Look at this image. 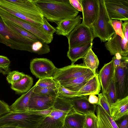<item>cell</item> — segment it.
Here are the masks:
<instances>
[{
  "label": "cell",
  "instance_id": "4316f807",
  "mask_svg": "<svg viewBox=\"0 0 128 128\" xmlns=\"http://www.w3.org/2000/svg\"><path fill=\"white\" fill-rule=\"evenodd\" d=\"M83 59L84 64L86 66L96 74L99 62L97 56L92 51V48L89 50Z\"/></svg>",
  "mask_w": 128,
  "mask_h": 128
},
{
  "label": "cell",
  "instance_id": "7a4b0ae2",
  "mask_svg": "<svg viewBox=\"0 0 128 128\" xmlns=\"http://www.w3.org/2000/svg\"><path fill=\"white\" fill-rule=\"evenodd\" d=\"M0 8L26 21L43 24V15L32 0H0Z\"/></svg>",
  "mask_w": 128,
  "mask_h": 128
},
{
  "label": "cell",
  "instance_id": "b9f144b4",
  "mask_svg": "<svg viewBox=\"0 0 128 128\" xmlns=\"http://www.w3.org/2000/svg\"><path fill=\"white\" fill-rule=\"evenodd\" d=\"M11 111L10 106L6 103L0 100V117Z\"/></svg>",
  "mask_w": 128,
  "mask_h": 128
},
{
  "label": "cell",
  "instance_id": "f546056e",
  "mask_svg": "<svg viewBox=\"0 0 128 128\" xmlns=\"http://www.w3.org/2000/svg\"><path fill=\"white\" fill-rule=\"evenodd\" d=\"M32 52L38 55L49 53L50 52V46L46 43L40 41H36L33 43L32 46Z\"/></svg>",
  "mask_w": 128,
  "mask_h": 128
},
{
  "label": "cell",
  "instance_id": "9a60e30c",
  "mask_svg": "<svg viewBox=\"0 0 128 128\" xmlns=\"http://www.w3.org/2000/svg\"><path fill=\"white\" fill-rule=\"evenodd\" d=\"M88 96H76L70 98L73 109L75 111L84 115L94 113L97 105L90 103L88 100Z\"/></svg>",
  "mask_w": 128,
  "mask_h": 128
},
{
  "label": "cell",
  "instance_id": "836d02e7",
  "mask_svg": "<svg viewBox=\"0 0 128 128\" xmlns=\"http://www.w3.org/2000/svg\"><path fill=\"white\" fill-rule=\"evenodd\" d=\"M57 82L58 96L70 99L78 96V92H74L66 88L60 84L58 82Z\"/></svg>",
  "mask_w": 128,
  "mask_h": 128
},
{
  "label": "cell",
  "instance_id": "8fae6325",
  "mask_svg": "<svg viewBox=\"0 0 128 128\" xmlns=\"http://www.w3.org/2000/svg\"><path fill=\"white\" fill-rule=\"evenodd\" d=\"M104 4L112 20H128V0H106Z\"/></svg>",
  "mask_w": 128,
  "mask_h": 128
},
{
  "label": "cell",
  "instance_id": "44dd1931",
  "mask_svg": "<svg viewBox=\"0 0 128 128\" xmlns=\"http://www.w3.org/2000/svg\"><path fill=\"white\" fill-rule=\"evenodd\" d=\"M111 116L116 121L123 116L128 114V96L118 100L111 105Z\"/></svg>",
  "mask_w": 128,
  "mask_h": 128
},
{
  "label": "cell",
  "instance_id": "e0dca14e",
  "mask_svg": "<svg viewBox=\"0 0 128 128\" xmlns=\"http://www.w3.org/2000/svg\"><path fill=\"white\" fill-rule=\"evenodd\" d=\"M82 18L80 15L72 18L61 20L56 24L55 28L56 34L67 36L78 25L81 24Z\"/></svg>",
  "mask_w": 128,
  "mask_h": 128
},
{
  "label": "cell",
  "instance_id": "6da1fadb",
  "mask_svg": "<svg viewBox=\"0 0 128 128\" xmlns=\"http://www.w3.org/2000/svg\"><path fill=\"white\" fill-rule=\"evenodd\" d=\"M33 1L48 21L56 24L62 20L74 18L79 13L71 4L69 0Z\"/></svg>",
  "mask_w": 128,
  "mask_h": 128
},
{
  "label": "cell",
  "instance_id": "f1b7e54d",
  "mask_svg": "<svg viewBox=\"0 0 128 128\" xmlns=\"http://www.w3.org/2000/svg\"><path fill=\"white\" fill-rule=\"evenodd\" d=\"M102 92L104 94L110 105L117 100V96L114 76L108 85L105 92Z\"/></svg>",
  "mask_w": 128,
  "mask_h": 128
},
{
  "label": "cell",
  "instance_id": "1f68e13d",
  "mask_svg": "<svg viewBox=\"0 0 128 128\" xmlns=\"http://www.w3.org/2000/svg\"><path fill=\"white\" fill-rule=\"evenodd\" d=\"M33 92L45 96L54 97L58 96V90L57 88H42L36 86V84Z\"/></svg>",
  "mask_w": 128,
  "mask_h": 128
},
{
  "label": "cell",
  "instance_id": "9c48e42d",
  "mask_svg": "<svg viewBox=\"0 0 128 128\" xmlns=\"http://www.w3.org/2000/svg\"><path fill=\"white\" fill-rule=\"evenodd\" d=\"M122 30L125 37L124 39L115 33L104 44L106 48L111 55L118 53L124 56L128 57V28H124Z\"/></svg>",
  "mask_w": 128,
  "mask_h": 128
},
{
  "label": "cell",
  "instance_id": "8992f818",
  "mask_svg": "<svg viewBox=\"0 0 128 128\" xmlns=\"http://www.w3.org/2000/svg\"><path fill=\"white\" fill-rule=\"evenodd\" d=\"M5 18L24 28L41 41L48 44L50 43L53 39V35L47 33L43 29L42 25L24 20L8 13L6 14Z\"/></svg>",
  "mask_w": 128,
  "mask_h": 128
},
{
  "label": "cell",
  "instance_id": "ba28073f",
  "mask_svg": "<svg viewBox=\"0 0 128 128\" xmlns=\"http://www.w3.org/2000/svg\"><path fill=\"white\" fill-rule=\"evenodd\" d=\"M66 37L68 49L93 42L94 39L91 28L82 23L76 26Z\"/></svg>",
  "mask_w": 128,
  "mask_h": 128
},
{
  "label": "cell",
  "instance_id": "277c9868",
  "mask_svg": "<svg viewBox=\"0 0 128 128\" xmlns=\"http://www.w3.org/2000/svg\"><path fill=\"white\" fill-rule=\"evenodd\" d=\"M45 117L28 111H11L0 117V126L12 125L19 128H37Z\"/></svg>",
  "mask_w": 128,
  "mask_h": 128
},
{
  "label": "cell",
  "instance_id": "484cf974",
  "mask_svg": "<svg viewBox=\"0 0 128 128\" xmlns=\"http://www.w3.org/2000/svg\"><path fill=\"white\" fill-rule=\"evenodd\" d=\"M96 116L105 128H118L115 121L99 104L96 106Z\"/></svg>",
  "mask_w": 128,
  "mask_h": 128
},
{
  "label": "cell",
  "instance_id": "ac0fdd59",
  "mask_svg": "<svg viewBox=\"0 0 128 128\" xmlns=\"http://www.w3.org/2000/svg\"><path fill=\"white\" fill-rule=\"evenodd\" d=\"M115 68L112 60L105 64L99 71L98 77L102 89L104 92L114 78Z\"/></svg>",
  "mask_w": 128,
  "mask_h": 128
},
{
  "label": "cell",
  "instance_id": "2e32d148",
  "mask_svg": "<svg viewBox=\"0 0 128 128\" xmlns=\"http://www.w3.org/2000/svg\"><path fill=\"white\" fill-rule=\"evenodd\" d=\"M65 117L56 110L52 109L37 128H64Z\"/></svg>",
  "mask_w": 128,
  "mask_h": 128
},
{
  "label": "cell",
  "instance_id": "d6986e66",
  "mask_svg": "<svg viewBox=\"0 0 128 128\" xmlns=\"http://www.w3.org/2000/svg\"><path fill=\"white\" fill-rule=\"evenodd\" d=\"M96 74L92 72L76 78L58 82L66 88L78 92Z\"/></svg>",
  "mask_w": 128,
  "mask_h": 128
},
{
  "label": "cell",
  "instance_id": "7bdbcfd3",
  "mask_svg": "<svg viewBox=\"0 0 128 128\" xmlns=\"http://www.w3.org/2000/svg\"><path fill=\"white\" fill-rule=\"evenodd\" d=\"M52 109V107L48 109L40 111H28L32 114L39 115L44 117L48 116L51 112Z\"/></svg>",
  "mask_w": 128,
  "mask_h": 128
},
{
  "label": "cell",
  "instance_id": "d4e9b609",
  "mask_svg": "<svg viewBox=\"0 0 128 128\" xmlns=\"http://www.w3.org/2000/svg\"><path fill=\"white\" fill-rule=\"evenodd\" d=\"M33 82L31 77L25 74L20 80L11 84V88L17 94L24 93L30 89Z\"/></svg>",
  "mask_w": 128,
  "mask_h": 128
},
{
  "label": "cell",
  "instance_id": "ffe728a7",
  "mask_svg": "<svg viewBox=\"0 0 128 128\" xmlns=\"http://www.w3.org/2000/svg\"><path fill=\"white\" fill-rule=\"evenodd\" d=\"M101 87L98 74L96 73L78 92V96L92 94L98 95L100 91Z\"/></svg>",
  "mask_w": 128,
  "mask_h": 128
},
{
  "label": "cell",
  "instance_id": "ee69618b",
  "mask_svg": "<svg viewBox=\"0 0 128 128\" xmlns=\"http://www.w3.org/2000/svg\"><path fill=\"white\" fill-rule=\"evenodd\" d=\"M71 4L78 11L82 12V7L80 0H69Z\"/></svg>",
  "mask_w": 128,
  "mask_h": 128
},
{
  "label": "cell",
  "instance_id": "cb8c5ba5",
  "mask_svg": "<svg viewBox=\"0 0 128 128\" xmlns=\"http://www.w3.org/2000/svg\"><path fill=\"white\" fill-rule=\"evenodd\" d=\"M85 115L78 112L74 110L66 116L64 121L65 128H83Z\"/></svg>",
  "mask_w": 128,
  "mask_h": 128
},
{
  "label": "cell",
  "instance_id": "60d3db41",
  "mask_svg": "<svg viewBox=\"0 0 128 128\" xmlns=\"http://www.w3.org/2000/svg\"><path fill=\"white\" fill-rule=\"evenodd\" d=\"M128 114L115 121L118 128H128Z\"/></svg>",
  "mask_w": 128,
  "mask_h": 128
},
{
  "label": "cell",
  "instance_id": "c3c4849f",
  "mask_svg": "<svg viewBox=\"0 0 128 128\" xmlns=\"http://www.w3.org/2000/svg\"></svg>",
  "mask_w": 128,
  "mask_h": 128
},
{
  "label": "cell",
  "instance_id": "bcb514c9",
  "mask_svg": "<svg viewBox=\"0 0 128 128\" xmlns=\"http://www.w3.org/2000/svg\"><path fill=\"white\" fill-rule=\"evenodd\" d=\"M0 128H19L17 127L12 125H6L0 126Z\"/></svg>",
  "mask_w": 128,
  "mask_h": 128
},
{
  "label": "cell",
  "instance_id": "7dc6e473",
  "mask_svg": "<svg viewBox=\"0 0 128 128\" xmlns=\"http://www.w3.org/2000/svg\"><path fill=\"white\" fill-rule=\"evenodd\" d=\"M97 125L98 128H105L103 125L99 120L97 118Z\"/></svg>",
  "mask_w": 128,
  "mask_h": 128
},
{
  "label": "cell",
  "instance_id": "4fadbf2b",
  "mask_svg": "<svg viewBox=\"0 0 128 128\" xmlns=\"http://www.w3.org/2000/svg\"><path fill=\"white\" fill-rule=\"evenodd\" d=\"M82 8V24L90 28L97 18L99 10L98 0H80Z\"/></svg>",
  "mask_w": 128,
  "mask_h": 128
},
{
  "label": "cell",
  "instance_id": "e575fe53",
  "mask_svg": "<svg viewBox=\"0 0 128 128\" xmlns=\"http://www.w3.org/2000/svg\"><path fill=\"white\" fill-rule=\"evenodd\" d=\"M25 74L18 71L10 72L8 74L6 80L8 83L11 84L20 80Z\"/></svg>",
  "mask_w": 128,
  "mask_h": 128
},
{
  "label": "cell",
  "instance_id": "f35d334b",
  "mask_svg": "<svg viewBox=\"0 0 128 128\" xmlns=\"http://www.w3.org/2000/svg\"><path fill=\"white\" fill-rule=\"evenodd\" d=\"M112 24L115 33L122 39L125 38L122 31V24L123 22L121 20H113L112 21Z\"/></svg>",
  "mask_w": 128,
  "mask_h": 128
},
{
  "label": "cell",
  "instance_id": "30bf717a",
  "mask_svg": "<svg viewBox=\"0 0 128 128\" xmlns=\"http://www.w3.org/2000/svg\"><path fill=\"white\" fill-rule=\"evenodd\" d=\"M56 68L52 61L46 58H36L30 62L31 72L39 79L52 77Z\"/></svg>",
  "mask_w": 128,
  "mask_h": 128
},
{
  "label": "cell",
  "instance_id": "d590c367",
  "mask_svg": "<svg viewBox=\"0 0 128 128\" xmlns=\"http://www.w3.org/2000/svg\"><path fill=\"white\" fill-rule=\"evenodd\" d=\"M10 61L6 56L0 55V73L6 75L10 72Z\"/></svg>",
  "mask_w": 128,
  "mask_h": 128
},
{
  "label": "cell",
  "instance_id": "52a82bcc",
  "mask_svg": "<svg viewBox=\"0 0 128 128\" xmlns=\"http://www.w3.org/2000/svg\"><path fill=\"white\" fill-rule=\"evenodd\" d=\"M92 72L84 63L73 64L57 68L52 77L56 82H60L76 78Z\"/></svg>",
  "mask_w": 128,
  "mask_h": 128
},
{
  "label": "cell",
  "instance_id": "603a6c76",
  "mask_svg": "<svg viewBox=\"0 0 128 128\" xmlns=\"http://www.w3.org/2000/svg\"><path fill=\"white\" fill-rule=\"evenodd\" d=\"M36 86V84L28 92L22 94L10 106L12 111L23 112L28 111L30 96Z\"/></svg>",
  "mask_w": 128,
  "mask_h": 128
},
{
  "label": "cell",
  "instance_id": "83f0119b",
  "mask_svg": "<svg viewBox=\"0 0 128 128\" xmlns=\"http://www.w3.org/2000/svg\"><path fill=\"white\" fill-rule=\"evenodd\" d=\"M2 18L3 21L6 25L23 36L34 40L41 41L36 36L24 28L7 20Z\"/></svg>",
  "mask_w": 128,
  "mask_h": 128
},
{
  "label": "cell",
  "instance_id": "d6a6232c",
  "mask_svg": "<svg viewBox=\"0 0 128 128\" xmlns=\"http://www.w3.org/2000/svg\"><path fill=\"white\" fill-rule=\"evenodd\" d=\"M97 118L95 113L85 115L84 122V128H98Z\"/></svg>",
  "mask_w": 128,
  "mask_h": 128
},
{
  "label": "cell",
  "instance_id": "ab89813d",
  "mask_svg": "<svg viewBox=\"0 0 128 128\" xmlns=\"http://www.w3.org/2000/svg\"><path fill=\"white\" fill-rule=\"evenodd\" d=\"M43 21L44 23L42 25L43 29L48 34L53 35V34L56 32V28L51 25L46 18L44 17L43 18Z\"/></svg>",
  "mask_w": 128,
  "mask_h": 128
},
{
  "label": "cell",
  "instance_id": "3957f363",
  "mask_svg": "<svg viewBox=\"0 0 128 128\" xmlns=\"http://www.w3.org/2000/svg\"><path fill=\"white\" fill-rule=\"evenodd\" d=\"M37 41L26 38L5 24L0 16V42L13 50L32 52V46Z\"/></svg>",
  "mask_w": 128,
  "mask_h": 128
},
{
  "label": "cell",
  "instance_id": "74e56055",
  "mask_svg": "<svg viewBox=\"0 0 128 128\" xmlns=\"http://www.w3.org/2000/svg\"><path fill=\"white\" fill-rule=\"evenodd\" d=\"M114 68L124 63L128 62V58L120 54H116L112 58Z\"/></svg>",
  "mask_w": 128,
  "mask_h": 128
},
{
  "label": "cell",
  "instance_id": "7402d4cb",
  "mask_svg": "<svg viewBox=\"0 0 128 128\" xmlns=\"http://www.w3.org/2000/svg\"><path fill=\"white\" fill-rule=\"evenodd\" d=\"M93 42H90L81 46L68 49L67 56L72 62V64L78 60L83 58L91 48H92Z\"/></svg>",
  "mask_w": 128,
  "mask_h": 128
},
{
  "label": "cell",
  "instance_id": "f6af8a7d",
  "mask_svg": "<svg viewBox=\"0 0 128 128\" xmlns=\"http://www.w3.org/2000/svg\"><path fill=\"white\" fill-rule=\"evenodd\" d=\"M88 100L91 104H98L99 100L98 97L95 95L92 94L89 95Z\"/></svg>",
  "mask_w": 128,
  "mask_h": 128
},
{
  "label": "cell",
  "instance_id": "5bb4252c",
  "mask_svg": "<svg viewBox=\"0 0 128 128\" xmlns=\"http://www.w3.org/2000/svg\"><path fill=\"white\" fill-rule=\"evenodd\" d=\"M56 97L44 96L32 92L30 98L28 111L42 110L52 108Z\"/></svg>",
  "mask_w": 128,
  "mask_h": 128
},
{
  "label": "cell",
  "instance_id": "7c38bea8",
  "mask_svg": "<svg viewBox=\"0 0 128 128\" xmlns=\"http://www.w3.org/2000/svg\"><path fill=\"white\" fill-rule=\"evenodd\" d=\"M114 78L118 100L128 96V62L115 68Z\"/></svg>",
  "mask_w": 128,
  "mask_h": 128
},
{
  "label": "cell",
  "instance_id": "4dcf8cb0",
  "mask_svg": "<svg viewBox=\"0 0 128 128\" xmlns=\"http://www.w3.org/2000/svg\"><path fill=\"white\" fill-rule=\"evenodd\" d=\"M36 86L42 88H57V82L52 77L45 78L39 79L36 83Z\"/></svg>",
  "mask_w": 128,
  "mask_h": 128
},
{
  "label": "cell",
  "instance_id": "8d00e7d4",
  "mask_svg": "<svg viewBox=\"0 0 128 128\" xmlns=\"http://www.w3.org/2000/svg\"><path fill=\"white\" fill-rule=\"evenodd\" d=\"M98 98V104L110 116H111V105L109 104L104 93L99 94Z\"/></svg>",
  "mask_w": 128,
  "mask_h": 128
},
{
  "label": "cell",
  "instance_id": "5b68a950",
  "mask_svg": "<svg viewBox=\"0 0 128 128\" xmlns=\"http://www.w3.org/2000/svg\"><path fill=\"white\" fill-rule=\"evenodd\" d=\"M99 10L95 22L90 28L94 38L98 37L101 42L108 41L115 33L112 20L109 17L105 5L104 0H98Z\"/></svg>",
  "mask_w": 128,
  "mask_h": 128
}]
</instances>
